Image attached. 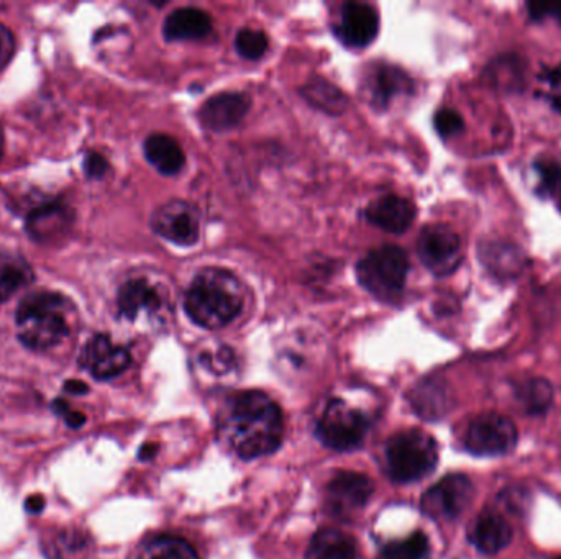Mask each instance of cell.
Wrapping results in <instances>:
<instances>
[{
  "label": "cell",
  "mask_w": 561,
  "mask_h": 559,
  "mask_svg": "<svg viewBox=\"0 0 561 559\" xmlns=\"http://www.w3.org/2000/svg\"><path fill=\"white\" fill-rule=\"evenodd\" d=\"M120 315L135 320L140 312H155L161 307V297L146 279L125 282L117 297Z\"/></svg>",
  "instance_id": "44dd1931"
},
{
  "label": "cell",
  "mask_w": 561,
  "mask_h": 559,
  "mask_svg": "<svg viewBox=\"0 0 561 559\" xmlns=\"http://www.w3.org/2000/svg\"><path fill=\"white\" fill-rule=\"evenodd\" d=\"M132 363V356L124 346L115 345L107 335H96L84 346L79 364L92 378L109 381L124 373Z\"/></svg>",
  "instance_id": "4fadbf2b"
},
{
  "label": "cell",
  "mask_w": 561,
  "mask_h": 559,
  "mask_svg": "<svg viewBox=\"0 0 561 559\" xmlns=\"http://www.w3.org/2000/svg\"><path fill=\"white\" fill-rule=\"evenodd\" d=\"M109 171V161L99 153H89L84 160V173L89 179H102Z\"/></svg>",
  "instance_id": "d590c367"
},
{
  "label": "cell",
  "mask_w": 561,
  "mask_h": 559,
  "mask_svg": "<svg viewBox=\"0 0 561 559\" xmlns=\"http://www.w3.org/2000/svg\"><path fill=\"white\" fill-rule=\"evenodd\" d=\"M156 235L178 246L196 245L201 237V212L183 199L168 200L151 215Z\"/></svg>",
  "instance_id": "ba28073f"
},
{
  "label": "cell",
  "mask_w": 561,
  "mask_h": 559,
  "mask_svg": "<svg viewBox=\"0 0 561 559\" xmlns=\"http://www.w3.org/2000/svg\"><path fill=\"white\" fill-rule=\"evenodd\" d=\"M370 420L340 399L330 400L317 423V437L335 451H353L365 443Z\"/></svg>",
  "instance_id": "8992f818"
},
{
  "label": "cell",
  "mask_w": 561,
  "mask_h": 559,
  "mask_svg": "<svg viewBox=\"0 0 561 559\" xmlns=\"http://www.w3.org/2000/svg\"><path fill=\"white\" fill-rule=\"evenodd\" d=\"M434 127L440 137L450 138L465 128V122L457 110L442 109L435 114Z\"/></svg>",
  "instance_id": "1f68e13d"
},
{
  "label": "cell",
  "mask_w": 561,
  "mask_h": 559,
  "mask_svg": "<svg viewBox=\"0 0 561 559\" xmlns=\"http://www.w3.org/2000/svg\"><path fill=\"white\" fill-rule=\"evenodd\" d=\"M251 99L245 92H222L210 97L199 110L202 127L209 132L224 133L237 127L245 119Z\"/></svg>",
  "instance_id": "9a60e30c"
},
{
  "label": "cell",
  "mask_w": 561,
  "mask_h": 559,
  "mask_svg": "<svg viewBox=\"0 0 561 559\" xmlns=\"http://www.w3.org/2000/svg\"><path fill=\"white\" fill-rule=\"evenodd\" d=\"M411 264L406 251L396 245L371 250L356 266L358 282L381 302H396L406 286Z\"/></svg>",
  "instance_id": "277c9868"
},
{
  "label": "cell",
  "mask_w": 561,
  "mask_h": 559,
  "mask_svg": "<svg viewBox=\"0 0 561 559\" xmlns=\"http://www.w3.org/2000/svg\"><path fill=\"white\" fill-rule=\"evenodd\" d=\"M68 302L58 292H32L23 297L15 312L22 345L33 351L51 350L60 345L69 333L68 323L61 314Z\"/></svg>",
  "instance_id": "3957f363"
},
{
  "label": "cell",
  "mask_w": 561,
  "mask_h": 559,
  "mask_svg": "<svg viewBox=\"0 0 561 559\" xmlns=\"http://www.w3.org/2000/svg\"><path fill=\"white\" fill-rule=\"evenodd\" d=\"M471 540L484 555H496L511 543L512 528L498 514L486 512V514L479 515L476 520L473 532H471Z\"/></svg>",
  "instance_id": "7402d4cb"
},
{
  "label": "cell",
  "mask_w": 561,
  "mask_h": 559,
  "mask_svg": "<svg viewBox=\"0 0 561 559\" xmlns=\"http://www.w3.org/2000/svg\"><path fill=\"white\" fill-rule=\"evenodd\" d=\"M557 559H561V556H560V558H557Z\"/></svg>",
  "instance_id": "7bdbcfd3"
},
{
  "label": "cell",
  "mask_w": 561,
  "mask_h": 559,
  "mask_svg": "<svg viewBox=\"0 0 561 559\" xmlns=\"http://www.w3.org/2000/svg\"><path fill=\"white\" fill-rule=\"evenodd\" d=\"M361 91L374 109H388L399 96L412 94L414 82L406 71L393 64H371Z\"/></svg>",
  "instance_id": "7c38bea8"
},
{
  "label": "cell",
  "mask_w": 561,
  "mask_h": 559,
  "mask_svg": "<svg viewBox=\"0 0 561 559\" xmlns=\"http://www.w3.org/2000/svg\"><path fill=\"white\" fill-rule=\"evenodd\" d=\"M517 399L530 414H543L552 404V384L545 379H530L517 389Z\"/></svg>",
  "instance_id": "83f0119b"
},
{
  "label": "cell",
  "mask_w": 561,
  "mask_h": 559,
  "mask_svg": "<svg viewBox=\"0 0 561 559\" xmlns=\"http://www.w3.org/2000/svg\"><path fill=\"white\" fill-rule=\"evenodd\" d=\"M53 410L56 414L63 417L64 422L68 423V427L71 428H81L84 423H86V415L83 412H78V410H73L69 407L68 402H64L63 399H56L55 404H53Z\"/></svg>",
  "instance_id": "e575fe53"
},
{
  "label": "cell",
  "mask_w": 561,
  "mask_h": 559,
  "mask_svg": "<svg viewBox=\"0 0 561 559\" xmlns=\"http://www.w3.org/2000/svg\"><path fill=\"white\" fill-rule=\"evenodd\" d=\"M33 281L35 274L25 258L0 251V304H5Z\"/></svg>",
  "instance_id": "cb8c5ba5"
},
{
  "label": "cell",
  "mask_w": 561,
  "mask_h": 559,
  "mask_svg": "<svg viewBox=\"0 0 561 559\" xmlns=\"http://www.w3.org/2000/svg\"><path fill=\"white\" fill-rule=\"evenodd\" d=\"M552 107L553 110H557L558 114H561V94L552 97Z\"/></svg>",
  "instance_id": "60d3db41"
},
{
  "label": "cell",
  "mask_w": 561,
  "mask_h": 559,
  "mask_svg": "<svg viewBox=\"0 0 561 559\" xmlns=\"http://www.w3.org/2000/svg\"><path fill=\"white\" fill-rule=\"evenodd\" d=\"M429 555V540L424 533H414L406 540L393 541L383 551V559H425Z\"/></svg>",
  "instance_id": "f546056e"
},
{
  "label": "cell",
  "mask_w": 561,
  "mask_h": 559,
  "mask_svg": "<svg viewBox=\"0 0 561 559\" xmlns=\"http://www.w3.org/2000/svg\"><path fill=\"white\" fill-rule=\"evenodd\" d=\"M301 96L325 114L340 115L347 109L348 99L332 82L314 79L301 89Z\"/></svg>",
  "instance_id": "484cf974"
},
{
  "label": "cell",
  "mask_w": 561,
  "mask_h": 559,
  "mask_svg": "<svg viewBox=\"0 0 561 559\" xmlns=\"http://www.w3.org/2000/svg\"><path fill=\"white\" fill-rule=\"evenodd\" d=\"M365 217L374 227L399 235L409 230L416 219V207L409 199L389 194L373 200L366 207Z\"/></svg>",
  "instance_id": "e0dca14e"
},
{
  "label": "cell",
  "mask_w": 561,
  "mask_h": 559,
  "mask_svg": "<svg viewBox=\"0 0 561 559\" xmlns=\"http://www.w3.org/2000/svg\"><path fill=\"white\" fill-rule=\"evenodd\" d=\"M473 482L465 474H450L422 497V512L432 520H453L465 512L473 499Z\"/></svg>",
  "instance_id": "30bf717a"
},
{
  "label": "cell",
  "mask_w": 561,
  "mask_h": 559,
  "mask_svg": "<svg viewBox=\"0 0 561 559\" xmlns=\"http://www.w3.org/2000/svg\"><path fill=\"white\" fill-rule=\"evenodd\" d=\"M25 509L30 512V514H40L43 509H45V497L43 496H30L25 502Z\"/></svg>",
  "instance_id": "f35d334b"
},
{
  "label": "cell",
  "mask_w": 561,
  "mask_h": 559,
  "mask_svg": "<svg viewBox=\"0 0 561 559\" xmlns=\"http://www.w3.org/2000/svg\"><path fill=\"white\" fill-rule=\"evenodd\" d=\"M133 559H201L191 543L173 535L143 541Z\"/></svg>",
  "instance_id": "d4e9b609"
},
{
  "label": "cell",
  "mask_w": 561,
  "mask_h": 559,
  "mask_svg": "<svg viewBox=\"0 0 561 559\" xmlns=\"http://www.w3.org/2000/svg\"><path fill=\"white\" fill-rule=\"evenodd\" d=\"M535 171L539 174V194L550 197L561 212V163L553 160H539L535 163Z\"/></svg>",
  "instance_id": "f1b7e54d"
},
{
  "label": "cell",
  "mask_w": 561,
  "mask_h": 559,
  "mask_svg": "<svg viewBox=\"0 0 561 559\" xmlns=\"http://www.w3.org/2000/svg\"><path fill=\"white\" fill-rule=\"evenodd\" d=\"M242 309V284L227 269H202L192 279L184 297L187 317L199 327L209 330L229 325Z\"/></svg>",
  "instance_id": "7a4b0ae2"
},
{
  "label": "cell",
  "mask_w": 561,
  "mask_h": 559,
  "mask_svg": "<svg viewBox=\"0 0 561 559\" xmlns=\"http://www.w3.org/2000/svg\"><path fill=\"white\" fill-rule=\"evenodd\" d=\"M73 223L74 210L61 200H55L33 209L25 220V230L32 240L48 245L66 237Z\"/></svg>",
  "instance_id": "2e32d148"
},
{
  "label": "cell",
  "mask_w": 561,
  "mask_h": 559,
  "mask_svg": "<svg viewBox=\"0 0 561 559\" xmlns=\"http://www.w3.org/2000/svg\"><path fill=\"white\" fill-rule=\"evenodd\" d=\"M527 10L534 20L555 19L561 25V2H529Z\"/></svg>",
  "instance_id": "d6a6232c"
},
{
  "label": "cell",
  "mask_w": 561,
  "mask_h": 559,
  "mask_svg": "<svg viewBox=\"0 0 561 559\" xmlns=\"http://www.w3.org/2000/svg\"><path fill=\"white\" fill-rule=\"evenodd\" d=\"M64 391L71 392L74 396H83L89 392L86 382L78 381V379H69L64 382Z\"/></svg>",
  "instance_id": "74e56055"
},
{
  "label": "cell",
  "mask_w": 561,
  "mask_h": 559,
  "mask_svg": "<svg viewBox=\"0 0 561 559\" xmlns=\"http://www.w3.org/2000/svg\"><path fill=\"white\" fill-rule=\"evenodd\" d=\"M479 258L489 273L499 279L517 278L524 271V251L507 241H486L479 246Z\"/></svg>",
  "instance_id": "d6986e66"
},
{
  "label": "cell",
  "mask_w": 561,
  "mask_h": 559,
  "mask_svg": "<svg viewBox=\"0 0 561 559\" xmlns=\"http://www.w3.org/2000/svg\"><path fill=\"white\" fill-rule=\"evenodd\" d=\"M448 404H450V399H448L447 389L434 381L425 382L424 386H420L416 400H414L417 412L430 420L443 417L448 410Z\"/></svg>",
  "instance_id": "4316f807"
},
{
  "label": "cell",
  "mask_w": 561,
  "mask_h": 559,
  "mask_svg": "<svg viewBox=\"0 0 561 559\" xmlns=\"http://www.w3.org/2000/svg\"><path fill=\"white\" fill-rule=\"evenodd\" d=\"M15 55V38L4 23H0V73L9 66Z\"/></svg>",
  "instance_id": "836d02e7"
},
{
  "label": "cell",
  "mask_w": 561,
  "mask_h": 559,
  "mask_svg": "<svg viewBox=\"0 0 561 559\" xmlns=\"http://www.w3.org/2000/svg\"><path fill=\"white\" fill-rule=\"evenodd\" d=\"M374 486L365 474L338 471L327 486L325 504L330 514L338 519H350L358 514L373 496Z\"/></svg>",
  "instance_id": "8fae6325"
},
{
  "label": "cell",
  "mask_w": 561,
  "mask_h": 559,
  "mask_svg": "<svg viewBox=\"0 0 561 559\" xmlns=\"http://www.w3.org/2000/svg\"><path fill=\"white\" fill-rule=\"evenodd\" d=\"M356 543L347 533L335 528H322L312 537L307 559H356Z\"/></svg>",
  "instance_id": "603a6c76"
},
{
  "label": "cell",
  "mask_w": 561,
  "mask_h": 559,
  "mask_svg": "<svg viewBox=\"0 0 561 559\" xmlns=\"http://www.w3.org/2000/svg\"><path fill=\"white\" fill-rule=\"evenodd\" d=\"M210 32H212L210 15L196 7L176 9L163 23V35L168 41L202 40Z\"/></svg>",
  "instance_id": "ac0fdd59"
},
{
  "label": "cell",
  "mask_w": 561,
  "mask_h": 559,
  "mask_svg": "<svg viewBox=\"0 0 561 559\" xmlns=\"http://www.w3.org/2000/svg\"><path fill=\"white\" fill-rule=\"evenodd\" d=\"M438 446L429 433L406 430L386 445V469L394 482H416L434 473Z\"/></svg>",
  "instance_id": "5b68a950"
},
{
  "label": "cell",
  "mask_w": 561,
  "mask_h": 559,
  "mask_svg": "<svg viewBox=\"0 0 561 559\" xmlns=\"http://www.w3.org/2000/svg\"><path fill=\"white\" fill-rule=\"evenodd\" d=\"M417 255L430 273L438 278L448 276L460 266L463 258L460 237L442 223L429 225L417 240Z\"/></svg>",
  "instance_id": "52a82bcc"
},
{
  "label": "cell",
  "mask_w": 561,
  "mask_h": 559,
  "mask_svg": "<svg viewBox=\"0 0 561 559\" xmlns=\"http://www.w3.org/2000/svg\"><path fill=\"white\" fill-rule=\"evenodd\" d=\"M540 79L552 87L561 86V64H558L557 68L545 69Z\"/></svg>",
  "instance_id": "8d00e7d4"
},
{
  "label": "cell",
  "mask_w": 561,
  "mask_h": 559,
  "mask_svg": "<svg viewBox=\"0 0 561 559\" xmlns=\"http://www.w3.org/2000/svg\"><path fill=\"white\" fill-rule=\"evenodd\" d=\"M156 451H158V446H156L155 443H146V445L140 448L138 456H140V460L148 461L156 455Z\"/></svg>",
  "instance_id": "ab89813d"
},
{
  "label": "cell",
  "mask_w": 561,
  "mask_h": 559,
  "mask_svg": "<svg viewBox=\"0 0 561 559\" xmlns=\"http://www.w3.org/2000/svg\"><path fill=\"white\" fill-rule=\"evenodd\" d=\"M268 37L260 30H251V28H243L235 37V48L238 55L243 56L245 60H260L268 50Z\"/></svg>",
  "instance_id": "4dcf8cb0"
},
{
  "label": "cell",
  "mask_w": 561,
  "mask_h": 559,
  "mask_svg": "<svg viewBox=\"0 0 561 559\" xmlns=\"http://www.w3.org/2000/svg\"><path fill=\"white\" fill-rule=\"evenodd\" d=\"M516 443V425L504 415H478L466 430V450L473 455H506L516 446Z\"/></svg>",
  "instance_id": "9c48e42d"
},
{
  "label": "cell",
  "mask_w": 561,
  "mask_h": 559,
  "mask_svg": "<svg viewBox=\"0 0 561 559\" xmlns=\"http://www.w3.org/2000/svg\"><path fill=\"white\" fill-rule=\"evenodd\" d=\"M143 153L148 163L165 176L178 174L186 164V156L181 145L163 133H155L146 138Z\"/></svg>",
  "instance_id": "ffe728a7"
},
{
  "label": "cell",
  "mask_w": 561,
  "mask_h": 559,
  "mask_svg": "<svg viewBox=\"0 0 561 559\" xmlns=\"http://www.w3.org/2000/svg\"><path fill=\"white\" fill-rule=\"evenodd\" d=\"M379 32V15L371 5L348 2L340 10L333 33L348 48L371 45Z\"/></svg>",
  "instance_id": "5bb4252c"
},
{
  "label": "cell",
  "mask_w": 561,
  "mask_h": 559,
  "mask_svg": "<svg viewBox=\"0 0 561 559\" xmlns=\"http://www.w3.org/2000/svg\"><path fill=\"white\" fill-rule=\"evenodd\" d=\"M5 137L4 128L0 125V160H2V155H4Z\"/></svg>",
  "instance_id": "b9f144b4"
},
{
  "label": "cell",
  "mask_w": 561,
  "mask_h": 559,
  "mask_svg": "<svg viewBox=\"0 0 561 559\" xmlns=\"http://www.w3.org/2000/svg\"><path fill=\"white\" fill-rule=\"evenodd\" d=\"M217 430L233 453L253 460L278 450L283 441V414L263 392H238L220 409Z\"/></svg>",
  "instance_id": "6da1fadb"
}]
</instances>
